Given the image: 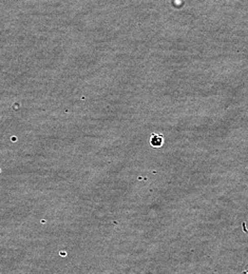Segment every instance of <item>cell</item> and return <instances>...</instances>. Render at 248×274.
Masks as SVG:
<instances>
[{
    "instance_id": "cell-1",
    "label": "cell",
    "mask_w": 248,
    "mask_h": 274,
    "mask_svg": "<svg viewBox=\"0 0 248 274\" xmlns=\"http://www.w3.org/2000/svg\"><path fill=\"white\" fill-rule=\"evenodd\" d=\"M150 143L153 147H161L163 145V136L158 135V134H153L151 136Z\"/></svg>"
}]
</instances>
